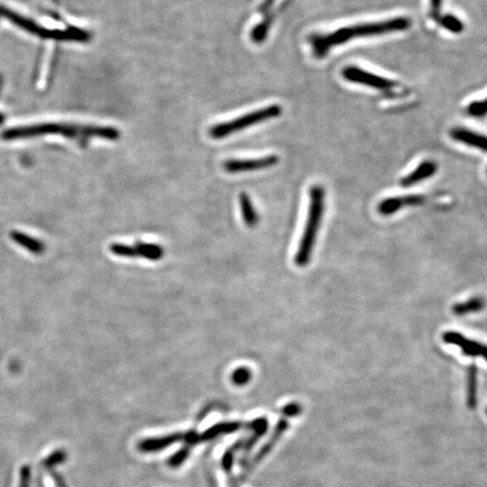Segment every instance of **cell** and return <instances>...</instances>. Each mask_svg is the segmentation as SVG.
Segmentation results:
<instances>
[{
	"instance_id": "21",
	"label": "cell",
	"mask_w": 487,
	"mask_h": 487,
	"mask_svg": "<svg viewBox=\"0 0 487 487\" xmlns=\"http://www.w3.org/2000/svg\"><path fill=\"white\" fill-rule=\"evenodd\" d=\"M467 113L474 118H484L487 115V98L483 100H476L467 107Z\"/></svg>"
},
{
	"instance_id": "13",
	"label": "cell",
	"mask_w": 487,
	"mask_h": 487,
	"mask_svg": "<svg viewBox=\"0 0 487 487\" xmlns=\"http://www.w3.org/2000/svg\"><path fill=\"white\" fill-rule=\"evenodd\" d=\"M241 425L239 422H227V423H219V425H213L208 430L204 431L200 436V441H206V440H213L217 436H224V434H230L235 431L241 429Z\"/></svg>"
},
{
	"instance_id": "11",
	"label": "cell",
	"mask_w": 487,
	"mask_h": 487,
	"mask_svg": "<svg viewBox=\"0 0 487 487\" xmlns=\"http://www.w3.org/2000/svg\"><path fill=\"white\" fill-rule=\"evenodd\" d=\"M450 137L457 142H462L466 146L474 147L476 149L487 152V135L465 128H453L450 131Z\"/></svg>"
},
{
	"instance_id": "3",
	"label": "cell",
	"mask_w": 487,
	"mask_h": 487,
	"mask_svg": "<svg viewBox=\"0 0 487 487\" xmlns=\"http://www.w3.org/2000/svg\"><path fill=\"white\" fill-rule=\"evenodd\" d=\"M309 195V211L307 217L306 226L295 256V263L298 267H306L307 264L309 263L325 209V191L321 185L312 187Z\"/></svg>"
},
{
	"instance_id": "24",
	"label": "cell",
	"mask_w": 487,
	"mask_h": 487,
	"mask_svg": "<svg viewBox=\"0 0 487 487\" xmlns=\"http://www.w3.org/2000/svg\"><path fill=\"white\" fill-rule=\"evenodd\" d=\"M67 458V453L65 450H57L55 453H52L48 458L44 462V466L46 467H52L57 465L62 464Z\"/></svg>"
},
{
	"instance_id": "7",
	"label": "cell",
	"mask_w": 487,
	"mask_h": 487,
	"mask_svg": "<svg viewBox=\"0 0 487 487\" xmlns=\"http://www.w3.org/2000/svg\"><path fill=\"white\" fill-rule=\"evenodd\" d=\"M442 340L446 344H453V345L460 347L465 356H470V358L481 356L487 361V345L485 344L473 341V340H468L462 334H459L457 332L444 333Z\"/></svg>"
},
{
	"instance_id": "30",
	"label": "cell",
	"mask_w": 487,
	"mask_h": 487,
	"mask_svg": "<svg viewBox=\"0 0 487 487\" xmlns=\"http://www.w3.org/2000/svg\"><path fill=\"white\" fill-rule=\"evenodd\" d=\"M486 412H487V411H486Z\"/></svg>"
},
{
	"instance_id": "17",
	"label": "cell",
	"mask_w": 487,
	"mask_h": 487,
	"mask_svg": "<svg viewBox=\"0 0 487 487\" xmlns=\"http://www.w3.org/2000/svg\"><path fill=\"white\" fill-rule=\"evenodd\" d=\"M135 247L139 252V255L152 260V261H158L163 258L164 250L156 244L137 243Z\"/></svg>"
},
{
	"instance_id": "25",
	"label": "cell",
	"mask_w": 487,
	"mask_h": 487,
	"mask_svg": "<svg viewBox=\"0 0 487 487\" xmlns=\"http://www.w3.org/2000/svg\"><path fill=\"white\" fill-rule=\"evenodd\" d=\"M442 5L443 0H430V18L436 22L441 16Z\"/></svg>"
},
{
	"instance_id": "10",
	"label": "cell",
	"mask_w": 487,
	"mask_h": 487,
	"mask_svg": "<svg viewBox=\"0 0 487 487\" xmlns=\"http://www.w3.org/2000/svg\"><path fill=\"white\" fill-rule=\"evenodd\" d=\"M181 440H184V434L178 432L167 434V436L145 439L138 443V449L140 450L141 453H158L161 450L166 449L172 444L178 443Z\"/></svg>"
},
{
	"instance_id": "2",
	"label": "cell",
	"mask_w": 487,
	"mask_h": 487,
	"mask_svg": "<svg viewBox=\"0 0 487 487\" xmlns=\"http://www.w3.org/2000/svg\"><path fill=\"white\" fill-rule=\"evenodd\" d=\"M46 135H60L63 137L72 138V139L100 138L107 140H116L120 137V131L111 126L41 124L7 130L4 132L3 138L6 140H16V139H26V138L42 137Z\"/></svg>"
},
{
	"instance_id": "15",
	"label": "cell",
	"mask_w": 487,
	"mask_h": 487,
	"mask_svg": "<svg viewBox=\"0 0 487 487\" xmlns=\"http://www.w3.org/2000/svg\"><path fill=\"white\" fill-rule=\"evenodd\" d=\"M239 206H241V215H243L245 224L251 228L255 227L258 225V215L254 209L250 196L246 193H241L239 195Z\"/></svg>"
},
{
	"instance_id": "19",
	"label": "cell",
	"mask_w": 487,
	"mask_h": 487,
	"mask_svg": "<svg viewBox=\"0 0 487 487\" xmlns=\"http://www.w3.org/2000/svg\"><path fill=\"white\" fill-rule=\"evenodd\" d=\"M109 250L115 255L122 256V258H138V256H140L135 247L124 245V244H112L111 247H109Z\"/></svg>"
},
{
	"instance_id": "29",
	"label": "cell",
	"mask_w": 487,
	"mask_h": 487,
	"mask_svg": "<svg viewBox=\"0 0 487 487\" xmlns=\"http://www.w3.org/2000/svg\"><path fill=\"white\" fill-rule=\"evenodd\" d=\"M273 1H274V0H267V1H265V3H264L263 5H262L261 8H260V11H261V12H265V11H267V9H269V7L271 6V5H272Z\"/></svg>"
},
{
	"instance_id": "14",
	"label": "cell",
	"mask_w": 487,
	"mask_h": 487,
	"mask_svg": "<svg viewBox=\"0 0 487 487\" xmlns=\"http://www.w3.org/2000/svg\"><path fill=\"white\" fill-rule=\"evenodd\" d=\"M485 308V300L481 297H473L472 299L453 305V312L456 316H466L468 314L479 312Z\"/></svg>"
},
{
	"instance_id": "5",
	"label": "cell",
	"mask_w": 487,
	"mask_h": 487,
	"mask_svg": "<svg viewBox=\"0 0 487 487\" xmlns=\"http://www.w3.org/2000/svg\"><path fill=\"white\" fill-rule=\"evenodd\" d=\"M282 107L279 105H269L264 109H258L254 112L247 113V114L239 116L235 120L227 121L222 124L213 126L210 129V135L213 139H222V138L229 137L232 133L247 129L254 124H261L271 119L278 118L281 115Z\"/></svg>"
},
{
	"instance_id": "28",
	"label": "cell",
	"mask_w": 487,
	"mask_h": 487,
	"mask_svg": "<svg viewBox=\"0 0 487 487\" xmlns=\"http://www.w3.org/2000/svg\"><path fill=\"white\" fill-rule=\"evenodd\" d=\"M267 425H269L267 420L262 418V419H258L252 422V423H251V427L258 433V436H261V434H264V433L267 432Z\"/></svg>"
},
{
	"instance_id": "16",
	"label": "cell",
	"mask_w": 487,
	"mask_h": 487,
	"mask_svg": "<svg viewBox=\"0 0 487 487\" xmlns=\"http://www.w3.org/2000/svg\"><path fill=\"white\" fill-rule=\"evenodd\" d=\"M467 406L474 410L477 405V368L475 364L468 368L467 375Z\"/></svg>"
},
{
	"instance_id": "22",
	"label": "cell",
	"mask_w": 487,
	"mask_h": 487,
	"mask_svg": "<svg viewBox=\"0 0 487 487\" xmlns=\"http://www.w3.org/2000/svg\"><path fill=\"white\" fill-rule=\"evenodd\" d=\"M272 23L271 18H267L265 22L256 26L254 31L252 32V40L256 44H261L267 38V32H269V26Z\"/></svg>"
},
{
	"instance_id": "26",
	"label": "cell",
	"mask_w": 487,
	"mask_h": 487,
	"mask_svg": "<svg viewBox=\"0 0 487 487\" xmlns=\"http://www.w3.org/2000/svg\"><path fill=\"white\" fill-rule=\"evenodd\" d=\"M301 413V405L298 403H290L282 408V414L289 418L298 416Z\"/></svg>"
},
{
	"instance_id": "4",
	"label": "cell",
	"mask_w": 487,
	"mask_h": 487,
	"mask_svg": "<svg viewBox=\"0 0 487 487\" xmlns=\"http://www.w3.org/2000/svg\"><path fill=\"white\" fill-rule=\"evenodd\" d=\"M0 15L6 18V20H11L13 24L18 26L20 29H25L26 32H29L31 34L36 35V36H40V38L60 41H79V42L81 41L83 42V41L89 40L88 33L81 31V29H66V31H62V29H46L44 26L39 25L33 20L23 18V16L18 15V13L13 12L11 9L0 7Z\"/></svg>"
},
{
	"instance_id": "1",
	"label": "cell",
	"mask_w": 487,
	"mask_h": 487,
	"mask_svg": "<svg viewBox=\"0 0 487 487\" xmlns=\"http://www.w3.org/2000/svg\"><path fill=\"white\" fill-rule=\"evenodd\" d=\"M411 25L412 22L410 18H394L390 20H380V22L347 26L326 34H314L309 39L312 55L316 59H323L328 55V52L334 46H341L349 41L359 38H368L375 35L406 31L410 29Z\"/></svg>"
},
{
	"instance_id": "23",
	"label": "cell",
	"mask_w": 487,
	"mask_h": 487,
	"mask_svg": "<svg viewBox=\"0 0 487 487\" xmlns=\"http://www.w3.org/2000/svg\"><path fill=\"white\" fill-rule=\"evenodd\" d=\"M189 455V448H183V449H181L180 451H178V453H174V455H173V456L168 459V466L174 468L180 467V466H181V465L183 464L185 460H187Z\"/></svg>"
},
{
	"instance_id": "27",
	"label": "cell",
	"mask_w": 487,
	"mask_h": 487,
	"mask_svg": "<svg viewBox=\"0 0 487 487\" xmlns=\"http://www.w3.org/2000/svg\"><path fill=\"white\" fill-rule=\"evenodd\" d=\"M18 487H31V469L29 466H23L20 469Z\"/></svg>"
},
{
	"instance_id": "18",
	"label": "cell",
	"mask_w": 487,
	"mask_h": 487,
	"mask_svg": "<svg viewBox=\"0 0 487 487\" xmlns=\"http://www.w3.org/2000/svg\"><path fill=\"white\" fill-rule=\"evenodd\" d=\"M438 24L441 25L444 29L453 33V34H459V33H462L464 31V23L453 14L441 15L438 20Z\"/></svg>"
},
{
	"instance_id": "20",
	"label": "cell",
	"mask_w": 487,
	"mask_h": 487,
	"mask_svg": "<svg viewBox=\"0 0 487 487\" xmlns=\"http://www.w3.org/2000/svg\"><path fill=\"white\" fill-rule=\"evenodd\" d=\"M252 378V373L247 367H239L234 370L232 373V384L236 386H244L248 384V381Z\"/></svg>"
},
{
	"instance_id": "12",
	"label": "cell",
	"mask_w": 487,
	"mask_h": 487,
	"mask_svg": "<svg viewBox=\"0 0 487 487\" xmlns=\"http://www.w3.org/2000/svg\"><path fill=\"white\" fill-rule=\"evenodd\" d=\"M438 166L436 164L432 161H425L420 164L418 168L414 169L408 175L401 178V185L403 187H410L416 184L421 183L425 181L427 178H432L436 175Z\"/></svg>"
},
{
	"instance_id": "9",
	"label": "cell",
	"mask_w": 487,
	"mask_h": 487,
	"mask_svg": "<svg viewBox=\"0 0 487 487\" xmlns=\"http://www.w3.org/2000/svg\"><path fill=\"white\" fill-rule=\"evenodd\" d=\"M425 198L423 195L411 194L404 196H395V198L385 199L378 204V213L381 215H392L399 213L404 206H416L425 204Z\"/></svg>"
},
{
	"instance_id": "8",
	"label": "cell",
	"mask_w": 487,
	"mask_h": 487,
	"mask_svg": "<svg viewBox=\"0 0 487 487\" xmlns=\"http://www.w3.org/2000/svg\"><path fill=\"white\" fill-rule=\"evenodd\" d=\"M278 157L274 155L251 159H229L225 161L224 168L228 173L250 172L274 166L278 164Z\"/></svg>"
},
{
	"instance_id": "6",
	"label": "cell",
	"mask_w": 487,
	"mask_h": 487,
	"mask_svg": "<svg viewBox=\"0 0 487 487\" xmlns=\"http://www.w3.org/2000/svg\"><path fill=\"white\" fill-rule=\"evenodd\" d=\"M342 76L350 83L359 84V85L371 87V88L380 89V91H389L396 86L395 81L392 79L375 75L373 72H367L356 66L344 68Z\"/></svg>"
}]
</instances>
